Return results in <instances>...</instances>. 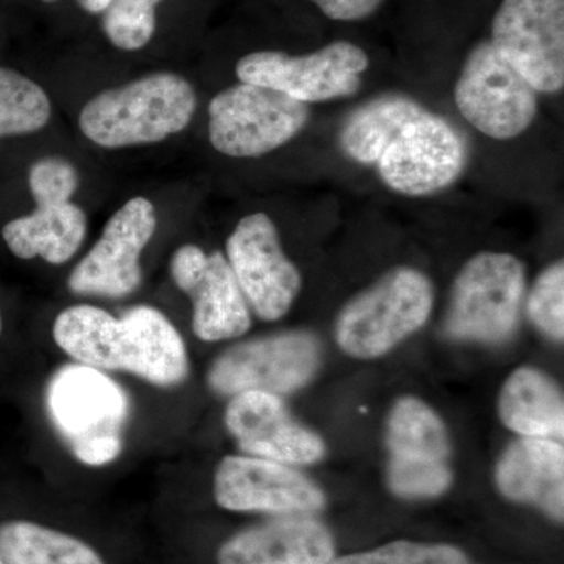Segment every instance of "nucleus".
Segmentation results:
<instances>
[{"label":"nucleus","mask_w":564,"mask_h":564,"mask_svg":"<svg viewBox=\"0 0 564 564\" xmlns=\"http://www.w3.org/2000/svg\"><path fill=\"white\" fill-rule=\"evenodd\" d=\"M226 256L248 306L259 318L276 322L291 311L300 289L299 269L282 250L272 218L254 212L237 223Z\"/></svg>","instance_id":"1a4fd4ad"},{"label":"nucleus","mask_w":564,"mask_h":564,"mask_svg":"<svg viewBox=\"0 0 564 564\" xmlns=\"http://www.w3.org/2000/svg\"><path fill=\"white\" fill-rule=\"evenodd\" d=\"M88 220L77 204L36 207L31 215L14 218L2 229L3 242L17 258H41L63 265L79 251L87 237Z\"/></svg>","instance_id":"6ab92c4d"},{"label":"nucleus","mask_w":564,"mask_h":564,"mask_svg":"<svg viewBox=\"0 0 564 564\" xmlns=\"http://www.w3.org/2000/svg\"><path fill=\"white\" fill-rule=\"evenodd\" d=\"M505 425L525 437L562 440L564 403L562 392L538 370H516L505 383L499 399Z\"/></svg>","instance_id":"412c9836"},{"label":"nucleus","mask_w":564,"mask_h":564,"mask_svg":"<svg viewBox=\"0 0 564 564\" xmlns=\"http://www.w3.org/2000/svg\"><path fill=\"white\" fill-rule=\"evenodd\" d=\"M225 423L237 445L250 456L282 464H310L325 454L321 437L295 422L274 393H237L226 406Z\"/></svg>","instance_id":"2eb2a0df"},{"label":"nucleus","mask_w":564,"mask_h":564,"mask_svg":"<svg viewBox=\"0 0 564 564\" xmlns=\"http://www.w3.org/2000/svg\"><path fill=\"white\" fill-rule=\"evenodd\" d=\"M321 350L313 334L289 332L247 340L215 359L207 373L212 391L234 397L247 391L284 395L314 377Z\"/></svg>","instance_id":"0eeeda50"},{"label":"nucleus","mask_w":564,"mask_h":564,"mask_svg":"<svg viewBox=\"0 0 564 564\" xmlns=\"http://www.w3.org/2000/svg\"><path fill=\"white\" fill-rule=\"evenodd\" d=\"M310 120L306 104L254 84L232 85L209 104L212 147L229 158H261L284 147Z\"/></svg>","instance_id":"7ed1b4c3"},{"label":"nucleus","mask_w":564,"mask_h":564,"mask_svg":"<svg viewBox=\"0 0 564 564\" xmlns=\"http://www.w3.org/2000/svg\"><path fill=\"white\" fill-rule=\"evenodd\" d=\"M500 491L511 500L543 508L562 521L564 451L552 440L525 437L507 448L496 473Z\"/></svg>","instance_id":"f3484780"},{"label":"nucleus","mask_w":564,"mask_h":564,"mask_svg":"<svg viewBox=\"0 0 564 564\" xmlns=\"http://www.w3.org/2000/svg\"><path fill=\"white\" fill-rule=\"evenodd\" d=\"M0 564H6V563H3V560H2V558H0Z\"/></svg>","instance_id":"f704fd0d"},{"label":"nucleus","mask_w":564,"mask_h":564,"mask_svg":"<svg viewBox=\"0 0 564 564\" xmlns=\"http://www.w3.org/2000/svg\"><path fill=\"white\" fill-rule=\"evenodd\" d=\"M529 317L544 334L555 340L564 336V265L556 262L540 274L529 303Z\"/></svg>","instance_id":"bb28decb"},{"label":"nucleus","mask_w":564,"mask_h":564,"mask_svg":"<svg viewBox=\"0 0 564 564\" xmlns=\"http://www.w3.org/2000/svg\"><path fill=\"white\" fill-rule=\"evenodd\" d=\"M489 43L534 91L562 90L564 0H503Z\"/></svg>","instance_id":"6e6552de"},{"label":"nucleus","mask_w":564,"mask_h":564,"mask_svg":"<svg viewBox=\"0 0 564 564\" xmlns=\"http://www.w3.org/2000/svg\"><path fill=\"white\" fill-rule=\"evenodd\" d=\"M111 0H77V3L87 11V13L99 14L106 11Z\"/></svg>","instance_id":"2f4dec72"},{"label":"nucleus","mask_w":564,"mask_h":564,"mask_svg":"<svg viewBox=\"0 0 564 564\" xmlns=\"http://www.w3.org/2000/svg\"><path fill=\"white\" fill-rule=\"evenodd\" d=\"M51 115V99L41 85L0 66V139L39 132Z\"/></svg>","instance_id":"393cba45"},{"label":"nucleus","mask_w":564,"mask_h":564,"mask_svg":"<svg viewBox=\"0 0 564 564\" xmlns=\"http://www.w3.org/2000/svg\"><path fill=\"white\" fill-rule=\"evenodd\" d=\"M464 120L496 140L521 135L536 117V91L489 41L477 44L455 85Z\"/></svg>","instance_id":"423d86ee"},{"label":"nucleus","mask_w":564,"mask_h":564,"mask_svg":"<svg viewBox=\"0 0 564 564\" xmlns=\"http://www.w3.org/2000/svg\"><path fill=\"white\" fill-rule=\"evenodd\" d=\"M369 55L348 41H334L307 55L259 51L237 62L236 74L245 84L261 85L303 104L347 98L361 87Z\"/></svg>","instance_id":"39448f33"},{"label":"nucleus","mask_w":564,"mask_h":564,"mask_svg":"<svg viewBox=\"0 0 564 564\" xmlns=\"http://www.w3.org/2000/svg\"><path fill=\"white\" fill-rule=\"evenodd\" d=\"M47 408L69 445L120 436L129 415L128 395L101 370L82 364L62 367L47 389Z\"/></svg>","instance_id":"4468645a"},{"label":"nucleus","mask_w":564,"mask_h":564,"mask_svg":"<svg viewBox=\"0 0 564 564\" xmlns=\"http://www.w3.org/2000/svg\"><path fill=\"white\" fill-rule=\"evenodd\" d=\"M425 111L413 99L403 96L375 99L356 110L345 122L340 132L343 150L352 161L377 165L386 148Z\"/></svg>","instance_id":"4be33fe9"},{"label":"nucleus","mask_w":564,"mask_h":564,"mask_svg":"<svg viewBox=\"0 0 564 564\" xmlns=\"http://www.w3.org/2000/svg\"><path fill=\"white\" fill-rule=\"evenodd\" d=\"M132 336L131 372L159 388L184 383L188 375V355L184 339L165 314L148 304H139L122 314Z\"/></svg>","instance_id":"aec40b11"},{"label":"nucleus","mask_w":564,"mask_h":564,"mask_svg":"<svg viewBox=\"0 0 564 564\" xmlns=\"http://www.w3.org/2000/svg\"><path fill=\"white\" fill-rule=\"evenodd\" d=\"M388 480L392 491L402 497L440 496L448 488L452 474L447 464H422L391 459Z\"/></svg>","instance_id":"c756f323"},{"label":"nucleus","mask_w":564,"mask_h":564,"mask_svg":"<svg viewBox=\"0 0 564 564\" xmlns=\"http://www.w3.org/2000/svg\"><path fill=\"white\" fill-rule=\"evenodd\" d=\"M198 98L176 73H152L107 88L82 107L80 132L107 150L159 143L188 128Z\"/></svg>","instance_id":"f257e3e1"},{"label":"nucleus","mask_w":564,"mask_h":564,"mask_svg":"<svg viewBox=\"0 0 564 564\" xmlns=\"http://www.w3.org/2000/svg\"><path fill=\"white\" fill-rule=\"evenodd\" d=\"M214 496L229 511L313 513L325 505L321 489L289 464L258 456H225L214 477Z\"/></svg>","instance_id":"ddd939ff"},{"label":"nucleus","mask_w":564,"mask_h":564,"mask_svg":"<svg viewBox=\"0 0 564 564\" xmlns=\"http://www.w3.org/2000/svg\"><path fill=\"white\" fill-rule=\"evenodd\" d=\"M162 0H111L104 11L107 39L121 51H140L155 33V9Z\"/></svg>","instance_id":"a878e982"},{"label":"nucleus","mask_w":564,"mask_h":564,"mask_svg":"<svg viewBox=\"0 0 564 564\" xmlns=\"http://www.w3.org/2000/svg\"><path fill=\"white\" fill-rule=\"evenodd\" d=\"M28 180L36 207L70 203L80 185L76 166L58 155L39 159L29 170Z\"/></svg>","instance_id":"cd10ccee"},{"label":"nucleus","mask_w":564,"mask_h":564,"mask_svg":"<svg viewBox=\"0 0 564 564\" xmlns=\"http://www.w3.org/2000/svg\"><path fill=\"white\" fill-rule=\"evenodd\" d=\"M158 229L154 204L129 199L104 226L101 239L70 272L74 295L124 299L140 288V256Z\"/></svg>","instance_id":"9d476101"},{"label":"nucleus","mask_w":564,"mask_h":564,"mask_svg":"<svg viewBox=\"0 0 564 564\" xmlns=\"http://www.w3.org/2000/svg\"><path fill=\"white\" fill-rule=\"evenodd\" d=\"M388 447L399 462L445 463L448 440L444 423L421 400L402 399L388 421Z\"/></svg>","instance_id":"b1692460"},{"label":"nucleus","mask_w":564,"mask_h":564,"mask_svg":"<svg viewBox=\"0 0 564 564\" xmlns=\"http://www.w3.org/2000/svg\"><path fill=\"white\" fill-rule=\"evenodd\" d=\"M41 2H44V3H57L58 0H41Z\"/></svg>","instance_id":"72a5a7b5"},{"label":"nucleus","mask_w":564,"mask_h":564,"mask_svg":"<svg viewBox=\"0 0 564 564\" xmlns=\"http://www.w3.org/2000/svg\"><path fill=\"white\" fill-rule=\"evenodd\" d=\"M55 344L82 366L101 372H129L132 337L122 318L93 304H74L55 318Z\"/></svg>","instance_id":"a211bd4d"},{"label":"nucleus","mask_w":564,"mask_h":564,"mask_svg":"<svg viewBox=\"0 0 564 564\" xmlns=\"http://www.w3.org/2000/svg\"><path fill=\"white\" fill-rule=\"evenodd\" d=\"M2 329H3V318H2V313H0V334H2Z\"/></svg>","instance_id":"473e14b6"},{"label":"nucleus","mask_w":564,"mask_h":564,"mask_svg":"<svg viewBox=\"0 0 564 564\" xmlns=\"http://www.w3.org/2000/svg\"><path fill=\"white\" fill-rule=\"evenodd\" d=\"M433 307L432 282L417 270H392L348 303L337 321L340 348L355 358H377L417 332Z\"/></svg>","instance_id":"f03ea898"},{"label":"nucleus","mask_w":564,"mask_h":564,"mask_svg":"<svg viewBox=\"0 0 564 564\" xmlns=\"http://www.w3.org/2000/svg\"><path fill=\"white\" fill-rule=\"evenodd\" d=\"M333 564H473L448 545L392 543L366 554L345 556Z\"/></svg>","instance_id":"c85d7f7f"},{"label":"nucleus","mask_w":564,"mask_h":564,"mask_svg":"<svg viewBox=\"0 0 564 564\" xmlns=\"http://www.w3.org/2000/svg\"><path fill=\"white\" fill-rule=\"evenodd\" d=\"M464 162L462 137L443 118L425 111L386 148L377 166L392 191L423 196L454 184Z\"/></svg>","instance_id":"f8f14e48"},{"label":"nucleus","mask_w":564,"mask_h":564,"mask_svg":"<svg viewBox=\"0 0 564 564\" xmlns=\"http://www.w3.org/2000/svg\"><path fill=\"white\" fill-rule=\"evenodd\" d=\"M332 534L314 519L285 518L245 530L226 541L220 564H328Z\"/></svg>","instance_id":"dca6fc26"},{"label":"nucleus","mask_w":564,"mask_h":564,"mask_svg":"<svg viewBox=\"0 0 564 564\" xmlns=\"http://www.w3.org/2000/svg\"><path fill=\"white\" fill-rule=\"evenodd\" d=\"M170 273L192 299V326L198 339L220 343L250 329V306L223 252L206 254L196 245H182L172 256Z\"/></svg>","instance_id":"9b49d317"},{"label":"nucleus","mask_w":564,"mask_h":564,"mask_svg":"<svg viewBox=\"0 0 564 564\" xmlns=\"http://www.w3.org/2000/svg\"><path fill=\"white\" fill-rule=\"evenodd\" d=\"M334 21H359L370 17L384 0H311Z\"/></svg>","instance_id":"7c9ffc66"},{"label":"nucleus","mask_w":564,"mask_h":564,"mask_svg":"<svg viewBox=\"0 0 564 564\" xmlns=\"http://www.w3.org/2000/svg\"><path fill=\"white\" fill-rule=\"evenodd\" d=\"M0 558L6 564H106L79 538L31 521L0 524Z\"/></svg>","instance_id":"5701e85b"},{"label":"nucleus","mask_w":564,"mask_h":564,"mask_svg":"<svg viewBox=\"0 0 564 564\" xmlns=\"http://www.w3.org/2000/svg\"><path fill=\"white\" fill-rule=\"evenodd\" d=\"M524 289V267L513 256H475L456 278L445 332L459 340L503 343L518 325Z\"/></svg>","instance_id":"20e7f679"}]
</instances>
